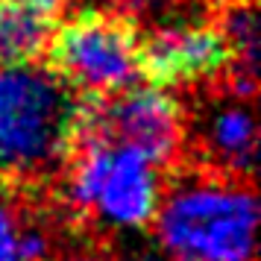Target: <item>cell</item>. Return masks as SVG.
Instances as JSON below:
<instances>
[{
	"mask_svg": "<svg viewBox=\"0 0 261 261\" xmlns=\"http://www.w3.org/2000/svg\"><path fill=\"white\" fill-rule=\"evenodd\" d=\"M153 226L173 261H252L255 185L194 159L176 162L165 170Z\"/></svg>",
	"mask_w": 261,
	"mask_h": 261,
	"instance_id": "1",
	"label": "cell"
},
{
	"mask_svg": "<svg viewBox=\"0 0 261 261\" xmlns=\"http://www.w3.org/2000/svg\"><path fill=\"white\" fill-rule=\"evenodd\" d=\"M88 100L44 62L0 68V179L27 188L59 179Z\"/></svg>",
	"mask_w": 261,
	"mask_h": 261,
	"instance_id": "2",
	"label": "cell"
},
{
	"mask_svg": "<svg viewBox=\"0 0 261 261\" xmlns=\"http://www.w3.org/2000/svg\"><path fill=\"white\" fill-rule=\"evenodd\" d=\"M141 33L120 6H85L56 21L41 62L83 97L106 100L138 83Z\"/></svg>",
	"mask_w": 261,
	"mask_h": 261,
	"instance_id": "3",
	"label": "cell"
},
{
	"mask_svg": "<svg viewBox=\"0 0 261 261\" xmlns=\"http://www.w3.org/2000/svg\"><path fill=\"white\" fill-rule=\"evenodd\" d=\"M138 83L165 91L212 85L235 91V50L223 24L208 12V18H179L141 33Z\"/></svg>",
	"mask_w": 261,
	"mask_h": 261,
	"instance_id": "4",
	"label": "cell"
},
{
	"mask_svg": "<svg viewBox=\"0 0 261 261\" xmlns=\"http://www.w3.org/2000/svg\"><path fill=\"white\" fill-rule=\"evenodd\" d=\"M94 120L112 144L144 153L159 170L185 159L188 115L165 88L135 83L106 100H94Z\"/></svg>",
	"mask_w": 261,
	"mask_h": 261,
	"instance_id": "5",
	"label": "cell"
},
{
	"mask_svg": "<svg viewBox=\"0 0 261 261\" xmlns=\"http://www.w3.org/2000/svg\"><path fill=\"white\" fill-rule=\"evenodd\" d=\"M202 106L188 112V132L194 147V162L244 179H255V153H258V126H255V97H244L212 85L202 88Z\"/></svg>",
	"mask_w": 261,
	"mask_h": 261,
	"instance_id": "6",
	"label": "cell"
},
{
	"mask_svg": "<svg viewBox=\"0 0 261 261\" xmlns=\"http://www.w3.org/2000/svg\"><path fill=\"white\" fill-rule=\"evenodd\" d=\"M162 197V170L144 153L115 144L91 214L118 229H144L153 223Z\"/></svg>",
	"mask_w": 261,
	"mask_h": 261,
	"instance_id": "7",
	"label": "cell"
},
{
	"mask_svg": "<svg viewBox=\"0 0 261 261\" xmlns=\"http://www.w3.org/2000/svg\"><path fill=\"white\" fill-rule=\"evenodd\" d=\"M50 235L27 212V185L0 179V261H50Z\"/></svg>",
	"mask_w": 261,
	"mask_h": 261,
	"instance_id": "8",
	"label": "cell"
},
{
	"mask_svg": "<svg viewBox=\"0 0 261 261\" xmlns=\"http://www.w3.org/2000/svg\"><path fill=\"white\" fill-rule=\"evenodd\" d=\"M59 15L41 12L21 0H0V68L41 62Z\"/></svg>",
	"mask_w": 261,
	"mask_h": 261,
	"instance_id": "9",
	"label": "cell"
},
{
	"mask_svg": "<svg viewBox=\"0 0 261 261\" xmlns=\"http://www.w3.org/2000/svg\"><path fill=\"white\" fill-rule=\"evenodd\" d=\"M21 3H27V6H36V9H41V12L59 15V12H62V6H65L68 0H21Z\"/></svg>",
	"mask_w": 261,
	"mask_h": 261,
	"instance_id": "10",
	"label": "cell"
},
{
	"mask_svg": "<svg viewBox=\"0 0 261 261\" xmlns=\"http://www.w3.org/2000/svg\"><path fill=\"white\" fill-rule=\"evenodd\" d=\"M205 6H208V12H217V9H223V6H232V3H247V0H202Z\"/></svg>",
	"mask_w": 261,
	"mask_h": 261,
	"instance_id": "11",
	"label": "cell"
},
{
	"mask_svg": "<svg viewBox=\"0 0 261 261\" xmlns=\"http://www.w3.org/2000/svg\"><path fill=\"white\" fill-rule=\"evenodd\" d=\"M62 261H109L103 255H71V258H62Z\"/></svg>",
	"mask_w": 261,
	"mask_h": 261,
	"instance_id": "12",
	"label": "cell"
}]
</instances>
